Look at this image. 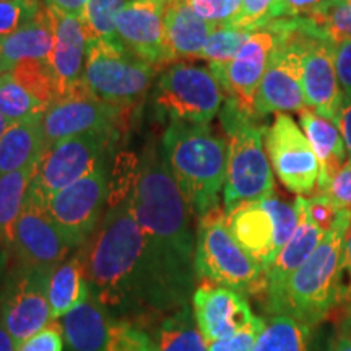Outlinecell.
<instances>
[{
	"label": "cell",
	"instance_id": "30",
	"mask_svg": "<svg viewBox=\"0 0 351 351\" xmlns=\"http://www.w3.org/2000/svg\"><path fill=\"white\" fill-rule=\"evenodd\" d=\"M47 106L12 72L0 73V114L10 124L41 119Z\"/></svg>",
	"mask_w": 351,
	"mask_h": 351
},
{
	"label": "cell",
	"instance_id": "53",
	"mask_svg": "<svg viewBox=\"0 0 351 351\" xmlns=\"http://www.w3.org/2000/svg\"><path fill=\"white\" fill-rule=\"evenodd\" d=\"M0 2H10V0H0Z\"/></svg>",
	"mask_w": 351,
	"mask_h": 351
},
{
	"label": "cell",
	"instance_id": "8",
	"mask_svg": "<svg viewBox=\"0 0 351 351\" xmlns=\"http://www.w3.org/2000/svg\"><path fill=\"white\" fill-rule=\"evenodd\" d=\"M155 106L169 122L210 124L221 111L226 95L208 67L176 62L156 82Z\"/></svg>",
	"mask_w": 351,
	"mask_h": 351
},
{
	"label": "cell",
	"instance_id": "18",
	"mask_svg": "<svg viewBox=\"0 0 351 351\" xmlns=\"http://www.w3.org/2000/svg\"><path fill=\"white\" fill-rule=\"evenodd\" d=\"M306 32L301 62L302 90H304L307 108L335 124L345 103V95L337 77L335 59H333L335 44L326 38L317 36L315 33H311L307 28Z\"/></svg>",
	"mask_w": 351,
	"mask_h": 351
},
{
	"label": "cell",
	"instance_id": "49",
	"mask_svg": "<svg viewBox=\"0 0 351 351\" xmlns=\"http://www.w3.org/2000/svg\"><path fill=\"white\" fill-rule=\"evenodd\" d=\"M330 351H351V337L348 333H340V335L332 341Z\"/></svg>",
	"mask_w": 351,
	"mask_h": 351
},
{
	"label": "cell",
	"instance_id": "39",
	"mask_svg": "<svg viewBox=\"0 0 351 351\" xmlns=\"http://www.w3.org/2000/svg\"><path fill=\"white\" fill-rule=\"evenodd\" d=\"M263 327H265V320L256 315L252 322L243 330L236 332L228 339L208 343V351H252Z\"/></svg>",
	"mask_w": 351,
	"mask_h": 351
},
{
	"label": "cell",
	"instance_id": "29",
	"mask_svg": "<svg viewBox=\"0 0 351 351\" xmlns=\"http://www.w3.org/2000/svg\"><path fill=\"white\" fill-rule=\"evenodd\" d=\"M155 345L156 351H208L189 304L166 315L158 328Z\"/></svg>",
	"mask_w": 351,
	"mask_h": 351
},
{
	"label": "cell",
	"instance_id": "34",
	"mask_svg": "<svg viewBox=\"0 0 351 351\" xmlns=\"http://www.w3.org/2000/svg\"><path fill=\"white\" fill-rule=\"evenodd\" d=\"M306 19L320 36L333 44L351 41V5L332 3L326 10Z\"/></svg>",
	"mask_w": 351,
	"mask_h": 351
},
{
	"label": "cell",
	"instance_id": "22",
	"mask_svg": "<svg viewBox=\"0 0 351 351\" xmlns=\"http://www.w3.org/2000/svg\"><path fill=\"white\" fill-rule=\"evenodd\" d=\"M217 26L200 19L184 0H168L165 13V41L171 65L199 59Z\"/></svg>",
	"mask_w": 351,
	"mask_h": 351
},
{
	"label": "cell",
	"instance_id": "45",
	"mask_svg": "<svg viewBox=\"0 0 351 351\" xmlns=\"http://www.w3.org/2000/svg\"><path fill=\"white\" fill-rule=\"evenodd\" d=\"M287 16H309L326 10L332 0H283Z\"/></svg>",
	"mask_w": 351,
	"mask_h": 351
},
{
	"label": "cell",
	"instance_id": "38",
	"mask_svg": "<svg viewBox=\"0 0 351 351\" xmlns=\"http://www.w3.org/2000/svg\"><path fill=\"white\" fill-rule=\"evenodd\" d=\"M41 0H10L0 2V36H5L32 21L41 12Z\"/></svg>",
	"mask_w": 351,
	"mask_h": 351
},
{
	"label": "cell",
	"instance_id": "48",
	"mask_svg": "<svg viewBox=\"0 0 351 351\" xmlns=\"http://www.w3.org/2000/svg\"><path fill=\"white\" fill-rule=\"evenodd\" d=\"M0 351H16L15 341L7 332V328L3 327L2 320H0Z\"/></svg>",
	"mask_w": 351,
	"mask_h": 351
},
{
	"label": "cell",
	"instance_id": "26",
	"mask_svg": "<svg viewBox=\"0 0 351 351\" xmlns=\"http://www.w3.org/2000/svg\"><path fill=\"white\" fill-rule=\"evenodd\" d=\"M46 148L43 117L10 124L0 138V176L36 163Z\"/></svg>",
	"mask_w": 351,
	"mask_h": 351
},
{
	"label": "cell",
	"instance_id": "47",
	"mask_svg": "<svg viewBox=\"0 0 351 351\" xmlns=\"http://www.w3.org/2000/svg\"><path fill=\"white\" fill-rule=\"evenodd\" d=\"M335 124L339 127L341 137H343L346 153H350L351 156V99L350 98H345V103L340 109Z\"/></svg>",
	"mask_w": 351,
	"mask_h": 351
},
{
	"label": "cell",
	"instance_id": "36",
	"mask_svg": "<svg viewBox=\"0 0 351 351\" xmlns=\"http://www.w3.org/2000/svg\"><path fill=\"white\" fill-rule=\"evenodd\" d=\"M106 351H156V345L138 324L114 320Z\"/></svg>",
	"mask_w": 351,
	"mask_h": 351
},
{
	"label": "cell",
	"instance_id": "12",
	"mask_svg": "<svg viewBox=\"0 0 351 351\" xmlns=\"http://www.w3.org/2000/svg\"><path fill=\"white\" fill-rule=\"evenodd\" d=\"M109 195V178L104 161L46 202L52 221L70 247L80 249L98 228Z\"/></svg>",
	"mask_w": 351,
	"mask_h": 351
},
{
	"label": "cell",
	"instance_id": "17",
	"mask_svg": "<svg viewBox=\"0 0 351 351\" xmlns=\"http://www.w3.org/2000/svg\"><path fill=\"white\" fill-rule=\"evenodd\" d=\"M166 5L168 0H129L116 20L122 46L160 72L171 64L165 41Z\"/></svg>",
	"mask_w": 351,
	"mask_h": 351
},
{
	"label": "cell",
	"instance_id": "42",
	"mask_svg": "<svg viewBox=\"0 0 351 351\" xmlns=\"http://www.w3.org/2000/svg\"><path fill=\"white\" fill-rule=\"evenodd\" d=\"M324 195L330 197L340 208L351 210V158L346 160L343 168L333 178Z\"/></svg>",
	"mask_w": 351,
	"mask_h": 351
},
{
	"label": "cell",
	"instance_id": "32",
	"mask_svg": "<svg viewBox=\"0 0 351 351\" xmlns=\"http://www.w3.org/2000/svg\"><path fill=\"white\" fill-rule=\"evenodd\" d=\"M129 0H86L82 23L90 41H119L116 34V20Z\"/></svg>",
	"mask_w": 351,
	"mask_h": 351
},
{
	"label": "cell",
	"instance_id": "10",
	"mask_svg": "<svg viewBox=\"0 0 351 351\" xmlns=\"http://www.w3.org/2000/svg\"><path fill=\"white\" fill-rule=\"evenodd\" d=\"M117 137L116 129L96 130L75 135L49 145L36 165L32 191L47 202L52 195L90 174Z\"/></svg>",
	"mask_w": 351,
	"mask_h": 351
},
{
	"label": "cell",
	"instance_id": "16",
	"mask_svg": "<svg viewBox=\"0 0 351 351\" xmlns=\"http://www.w3.org/2000/svg\"><path fill=\"white\" fill-rule=\"evenodd\" d=\"M276 43L278 34L265 26L251 33L230 64L208 65L226 98L234 101L241 111L249 116L257 117L254 111L256 96Z\"/></svg>",
	"mask_w": 351,
	"mask_h": 351
},
{
	"label": "cell",
	"instance_id": "19",
	"mask_svg": "<svg viewBox=\"0 0 351 351\" xmlns=\"http://www.w3.org/2000/svg\"><path fill=\"white\" fill-rule=\"evenodd\" d=\"M192 311L207 343L234 335L256 317L241 293L212 283H202L195 289L192 295Z\"/></svg>",
	"mask_w": 351,
	"mask_h": 351
},
{
	"label": "cell",
	"instance_id": "2",
	"mask_svg": "<svg viewBox=\"0 0 351 351\" xmlns=\"http://www.w3.org/2000/svg\"><path fill=\"white\" fill-rule=\"evenodd\" d=\"M130 207L153 251L171 269L194 280V213L171 174L161 145L155 140L147 143L137 160Z\"/></svg>",
	"mask_w": 351,
	"mask_h": 351
},
{
	"label": "cell",
	"instance_id": "1",
	"mask_svg": "<svg viewBox=\"0 0 351 351\" xmlns=\"http://www.w3.org/2000/svg\"><path fill=\"white\" fill-rule=\"evenodd\" d=\"M137 160L122 155L116 161L103 218L78 249L91 293L114 319L132 324L173 314L194 295V280L171 269L135 221L130 195Z\"/></svg>",
	"mask_w": 351,
	"mask_h": 351
},
{
	"label": "cell",
	"instance_id": "20",
	"mask_svg": "<svg viewBox=\"0 0 351 351\" xmlns=\"http://www.w3.org/2000/svg\"><path fill=\"white\" fill-rule=\"evenodd\" d=\"M47 10L54 26V49L49 59V69L57 93L62 96L83 83L90 39L83 28L82 19L51 8Z\"/></svg>",
	"mask_w": 351,
	"mask_h": 351
},
{
	"label": "cell",
	"instance_id": "9",
	"mask_svg": "<svg viewBox=\"0 0 351 351\" xmlns=\"http://www.w3.org/2000/svg\"><path fill=\"white\" fill-rule=\"evenodd\" d=\"M226 225L232 238L265 271L280 249L291 239L298 226V210L271 194L230 210Z\"/></svg>",
	"mask_w": 351,
	"mask_h": 351
},
{
	"label": "cell",
	"instance_id": "40",
	"mask_svg": "<svg viewBox=\"0 0 351 351\" xmlns=\"http://www.w3.org/2000/svg\"><path fill=\"white\" fill-rule=\"evenodd\" d=\"M306 210L313 223L322 232H327L335 226L341 208L327 195H314L306 199Z\"/></svg>",
	"mask_w": 351,
	"mask_h": 351
},
{
	"label": "cell",
	"instance_id": "15",
	"mask_svg": "<svg viewBox=\"0 0 351 351\" xmlns=\"http://www.w3.org/2000/svg\"><path fill=\"white\" fill-rule=\"evenodd\" d=\"M122 114V109L96 98L82 83L52 101L44 112L43 129L47 147L88 132L116 129Z\"/></svg>",
	"mask_w": 351,
	"mask_h": 351
},
{
	"label": "cell",
	"instance_id": "35",
	"mask_svg": "<svg viewBox=\"0 0 351 351\" xmlns=\"http://www.w3.org/2000/svg\"><path fill=\"white\" fill-rule=\"evenodd\" d=\"M283 0H241V13L232 23V28L257 32L271 21L285 19Z\"/></svg>",
	"mask_w": 351,
	"mask_h": 351
},
{
	"label": "cell",
	"instance_id": "44",
	"mask_svg": "<svg viewBox=\"0 0 351 351\" xmlns=\"http://www.w3.org/2000/svg\"><path fill=\"white\" fill-rule=\"evenodd\" d=\"M351 307V226L346 232L345 251H343V265H341V293H340V307L346 313Z\"/></svg>",
	"mask_w": 351,
	"mask_h": 351
},
{
	"label": "cell",
	"instance_id": "51",
	"mask_svg": "<svg viewBox=\"0 0 351 351\" xmlns=\"http://www.w3.org/2000/svg\"><path fill=\"white\" fill-rule=\"evenodd\" d=\"M8 127H10V122H8L5 117L0 114V138H2V135L5 134V130L8 129Z\"/></svg>",
	"mask_w": 351,
	"mask_h": 351
},
{
	"label": "cell",
	"instance_id": "5",
	"mask_svg": "<svg viewBox=\"0 0 351 351\" xmlns=\"http://www.w3.org/2000/svg\"><path fill=\"white\" fill-rule=\"evenodd\" d=\"M218 116L228 137L223 189V208L228 213L245 202L262 200L275 194V181L265 150L267 129L257 124V117L241 111L238 104L228 98Z\"/></svg>",
	"mask_w": 351,
	"mask_h": 351
},
{
	"label": "cell",
	"instance_id": "31",
	"mask_svg": "<svg viewBox=\"0 0 351 351\" xmlns=\"http://www.w3.org/2000/svg\"><path fill=\"white\" fill-rule=\"evenodd\" d=\"M311 326L289 315H275L258 335L252 351H309Z\"/></svg>",
	"mask_w": 351,
	"mask_h": 351
},
{
	"label": "cell",
	"instance_id": "6",
	"mask_svg": "<svg viewBox=\"0 0 351 351\" xmlns=\"http://www.w3.org/2000/svg\"><path fill=\"white\" fill-rule=\"evenodd\" d=\"M194 269L204 283L234 289L241 295L265 293V271L232 238L221 207L199 218Z\"/></svg>",
	"mask_w": 351,
	"mask_h": 351
},
{
	"label": "cell",
	"instance_id": "46",
	"mask_svg": "<svg viewBox=\"0 0 351 351\" xmlns=\"http://www.w3.org/2000/svg\"><path fill=\"white\" fill-rule=\"evenodd\" d=\"M41 2L44 7L51 8V10L77 16V19H82L86 5V0H41Z\"/></svg>",
	"mask_w": 351,
	"mask_h": 351
},
{
	"label": "cell",
	"instance_id": "24",
	"mask_svg": "<svg viewBox=\"0 0 351 351\" xmlns=\"http://www.w3.org/2000/svg\"><path fill=\"white\" fill-rule=\"evenodd\" d=\"M114 320L90 289L86 301L64 315L60 322L65 351H106Z\"/></svg>",
	"mask_w": 351,
	"mask_h": 351
},
{
	"label": "cell",
	"instance_id": "21",
	"mask_svg": "<svg viewBox=\"0 0 351 351\" xmlns=\"http://www.w3.org/2000/svg\"><path fill=\"white\" fill-rule=\"evenodd\" d=\"M295 207L298 210L296 230L293 232L291 239L280 249L274 262L265 270V293L263 295L267 300L283 288L289 276L313 256L320 241L326 236V232L320 231L307 215L306 197H298L295 200Z\"/></svg>",
	"mask_w": 351,
	"mask_h": 351
},
{
	"label": "cell",
	"instance_id": "50",
	"mask_svg": "<svg viewBox=\"0 0 351 351\" xmlns=\"http://www.w3.org/2000/svg\"><path fill=\"white\" fill-rule=\"evenodd\" d=\"M345 333L351 337V307L345 313Z\"/></svg>",
	"mask_w": 351,
	"mask_h": 351
},
{
	"label": "cell",
	"instance_id": "23",
	"mask_svg": "<svg viewBox=\"0 0 351 351\" xmlns=\"http://www.w3.org/2000/svg\"><path fill=\"white\" fill-rule=\"evenodd\" d=\"M54 49V26L51 13L43 5L41 12L28 23L5 36H0V73L21 62H49Z\"/></svg>",
	"mask_w": 351,
	"mask_h": 351
},
{
	"label": "cell",
	"instance_id": "14",
	"mask_svg": "<svg viewBox=\"0 0 351 351\" xmlns=\"http://www.w3.org/2000/svg\"><path fill=\"white\" fill-rule=\"evenodd\" d=\"M265 150L278 181L298 197L315 194L319 161L304 132L288 114H275L265 130Z\"/></svg>",
	"mask_w": 351,
	"mask_h": 351
},
{
	"label": "cell",
	"instance_id": "28",
	"mask_svg": "<svg viewBox=\"0 0 351 351\" xmlns=\"http://www.w3.org/2000/svg\"><path fill=\"white\" fill-rule=\"evenodd\" d=\"M38 161L23 169L0 176V245L5 249V252L12 247L13 230L25 207L26 197L36 174Z\"/></svg>",
	"mask_w": 351,
	"mask_h": 351
},
{
	"label": "cell",
	"instance_id": "7",
	"mask_svg": "<svg viewBox=\"0 0 351 351\" xmlns=\"http://www.w3.org/2000/svg\"><path fill=\"white\" fill-rule=\"evenodd\" d=\"M158 72L119 41L93 39L88 46L83 85L96 98L125 111L148 93Z\"/></svg>",
	"mask_w": 351,
	"mask_h": 351
},
{
	"label": "cell",
	"instance_id": "41",
	"mask_svg": "<svg viewBox=\"0 0 351 351\" xmlns=\"http://www.w3.org/2000/svg\"><path fill=\"white\" fill-rule=\"evenodd\" d=\"M16 351H64L62 326L57 324V320H52L43 330L21 343Z\"/></svg>",
	"mask_w": 351,
	"mask_h": 351
},
{
	"label": "cell",
	"instance_id": "37",
	"mask_svg": "<svg viewBox=\"0 0 351 351\" xmlns=\"http://www.w3.org/2000/svg\"><path fill=\"white\" fill-rule=\"evenodd\" d=\"M200 19L215 26H232L241 13V0H184Z\"/></svg>",
	"mask_w": 351,
	"mask_h": 351
},
{
	"label": "cell",
	"instance_id": "25",
	"mask_svg": "<svg viewBox=\"0 0 351 351\" xmlns=\"http://www.w3.org/2000/svg\"><path fill=\"white\" fill-rule=\"evenodd\" d=\"M300 127L309 140L319 161V181L315 195H324L339 171L346 163V147L339 127L315 114L313 109L300 112Z\"/></svg>",
	"mask_w": 351,
	"mask_h": 351
},
{
	"label": "cell",
	"instance_id": "4",
	"mask_svg": "<svg viewBox=\"0 0 351 351\" xmlns=\"http://www.w3.org/2000/svg\"><path fill=\"white\" fill-rule=\"evenodd\" d=\"M351 210L341 208L335 226L324 236L317 249L288 278L276 295L267 300L269 309L314 326L340 307L341 265Z\"/></svg>",
	"mask_w": 351,
	"mask_h": 351
},
{
	"label": "cell",
	"instance_id": "52",
	"mask_svg": "<svg viewBox=\"0 0 351 351\" xmlns=\"http://www.w3.org/2000/svg\"><path fill=\"white\" fill-rule=\"evenodd\" d=\"M332 3H340V5H351V0H332Z\"/></svg>",
	"mask_w": 351,
	"mask_h": 351
},
{
	"label": "cell",
	"instance_id": "43",
	"mask_svg": "<svg viewBox=\"0 0 351 351\" xmlns=\"http://www.w3.org/2000/svg\"><path fill=\"white\" fill-rule=\"evenodd\" d=\"M333 59L345 98L351 99V41L337 43L333 46Z\"/></svg>",
	"mask_w": 351,
	"mask_h": 351
},
{
	"label": "cell",
	"instance_id": "33",
	"mask_svg": "<svg viewBox=\"0 0 351 351\" xmlns=\"http://www.w3.org/2000/svg\"><path fill=\"white\" fill-rule=\"evenodd\" d=\"M251 33L232 26H217L199 59L207 60L208 65L230 64Z\"/></svg>",
	"mask_w": 351,
	"mask_h": 351
},
{
	"label": "cell",
	"instance_id": "3",
	"mask_svg": "<svg viewBox=\"0 0 351 351\" xmlns=\"http://www.w3.org/2000/svg\"><path fill=\"white\" fill-rule=\"evenodd\" d=\"M161 150L176 184L197 217L219 207L225 189L228 143L210 124L169 122Z\"/></svg>",
	"mask_w": 351,
	"mask_h": 351
},
{
	"label": "cell",
	"instance_id": "11",
	"mask_svg": "<svg viewBox=\"0 0 351 351\" xmlns=\"http://www.w3.org/2000/svg\"><path fill=\"white\" fill-rule=\"evenodd\" d=\"M51 274L13 262L0 285V320L16 350L52 322L47 298Z\"/></svg>",
	"mask_w": 351,
	"mask_h": 351
},
{
	"label": "cell",
	"instance_id": "27",
	"mask_svg": "<svg viewBox=\"0 0 351 351\" xmlns=\"http://www.w3.org/2000/svg\"><path fill=\"white\" fill-rule=\"evenodd\" d=\"M88 296H90V283L86 278L85 263L77 252L51 274L49 287H47L51 319H62L70 311L86 301Z\"/></svg>",
	"mask_w": 351,
	"mask_h": 351
},
{
	"label": "cell",
	"instance_id": "13",
	"mask_svg": "<svg viewBox=\"0 0 351 351\" xmlns=\"http://www.w3.org/2000/svg\"><path fill=\"white\" fill-rule=\"evenodd\" d=\"M72 251L64 234L52 221L46 202L29 189L25 207L13 230V241L7 256L13 262L33 270L52 274L60 263L67 261Z\"/></svg>",
	"mask_w": 351,
	"mask_h": 351
}]
</instances>
